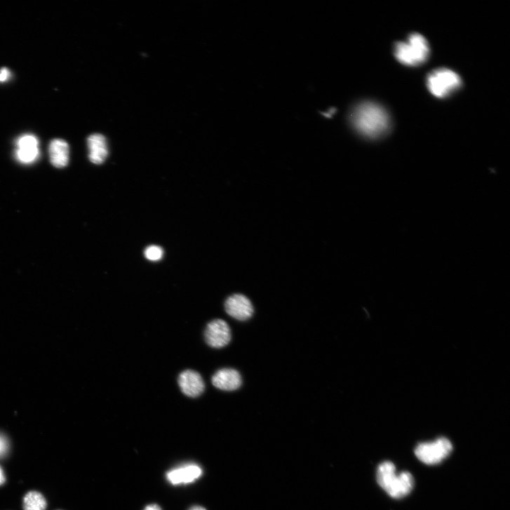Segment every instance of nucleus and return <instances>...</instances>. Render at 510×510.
Segmentation results:
<instances>
[{"mask_svg": "<svg viewBox=\"0 0 510 510\" xmlns=\"http://www.w3.org/2000/svg\"><path fill=\"white\" fill-rule=\"evenodd\" d=\"M11 77V72L7 67L0 69V83L7 81Z\"/></svg>", "mask_w": 510, "mask_h": 510, "instance_id": "17", "label": "nucleus"}, {"mask_svg": "<svg viewBox=\"0 0 510 510\" xmlns=\"http://www.w3.org/2000/svg\"><path fill=\"white\" fill-rule=\"evenodd\" d=\"M144 510H162L161 507L156 504H152L150 505H148L147 507L144 509Z\"/></svg>", "mask_w": 510, "mask_h": 510, "instance_id": "18", "label": "nucleus"}, {"mask_svg": "<svg viewBox=\"0 0 510 510\" xmlns=\"http://www.w3.org/2000/svg\"><path fill=\"white\" fill-rule=\"evenodd\" d=\"M49 156L54 167H66L69 162V145L67 142L62 139L53 140L49 145Z\"/></svg>", "mask_w": 510, "mask_h": 510, "instance_id": "13", "label": "nucleus"}, {"mask_svg": "<svg viewBox=\"0 0 510 510\" xmlns=\"http://www.w3.org/2000/svg\"><path fill=\"white\" fill-rule=\"evenodd\" d=\"M144 254L149 260L156 262L163 258L164 252L161 247L152 246L145 249Z\"/></svg>", "mask_w": 510, "mask_h": 510, "instance_id": "15", "label": "nucleus"}, {"mask_svg": "<svg viewBox=\"0 0 510 510\" xmlns=\"http://www.w3.org/2000/svg\"><path fill=\"white\" fill-rule=\"evenodd\" d=\"M46 506L45 497L39 492H29L24 497L25 510H46Z\"/></svg>", "mask_w": 510, "mask_h": 510, "instance_id": "14", "label": "nucleus"}, {"mask_svg": "<svg viewBox=\"0 0 510 510\" xmlns=\"http://www.w3.org/2000/svg\"><path fill=\"white\" fill-rule=\"evenodd\" d=\"M202 475L201 469L196 465H187L168 472V481L174 485L193 483Z\"/></svg>", "mask_w": 510, "mask_h": 510, "instance_id": "11", "label": "nucleus"}, {"mask_svg": "<svg viewBox=\"0 0 510 510\" xmlns=\"http://www.w3.org/2000/svg\"><path fill=\"white\" fill-rule=\"evenodd\" d=\"M225 309L230 316L241 321L248 320L254 313L251 302L241 295L230 297L225 303Z\"/></svg>", "mask_w": 510, "mask_h": 510, "instance_id": "8", "label": "nucleus"}, {"mask_svg": "<svg viewBox=\"0 0 510 510\" xmlns=\"http://www.w3.org/2000/svg\"><path fill=\"white\" fill-rule=\"evenodd\" d=\"M89 159L96 165L102 164L108 156L106 138L101 134H93L88 139Z\"/></svg>", "mask_w": 510, "mask_h": 510, "instance_id": "12", "label": "nucleus"}, {"mask_svg": "<svg viewBox=\"0 0 510 510\" xmlns=\"http://www.w3.org/2000/svg\"><path fill=\"white\" fill-rule=\"evenodd\" d=\"M396 469L391 462H384L379 465L377 481L387 493L395 499H401L409 495L414 488L412 475L403 471L396 474Z\"/></svg>", "mask_w": 510, "mask_h": 510, "instance_id": "2", "label": "nucleus"}, {"mask_svg": "<svg viewBox=\"0 0 510 510\" xmlns=\"http://www.w3.org/2000/svg\"><path fill=\"white\" fill-rule=\"evenodd\" d=\"M6 482V476L4 470L0 467V485H2Z\"/></svg>", "mask_w": 510, "mask_h": 510, "instance_id": "19", "label": "nucleus"}, {"mask_svg": "<svg viewBox=\"0 0 510 510\" xmlns=\"http://www.w3.org/2000/svg\"><path fill=\"white\" fill-rule=\"evenodd\" d=\"M212 384L217 389L225 391L238 390L242 385L240 373L234 369L217 371L212 377Z\"/></svg>", "mask_w": 510, "mask_h": 510, "instance_id": "10", "label": "nucleus"}, {"mask_svg": "<svg viewBox=\"0 0 510 510\" xmlns=\"http://www.w3.org/2000/svg\"><path fill=\"white\" fill-rule=\"evenodd\" d=\"M430 49L426 39L419 34H411L406 41L395 46L396 59L408 66H417L424 63L429 56Z\"/></svg>", "mask_w": 510, "mask_h": 510, "instance_id": "3", "label": "nucleus"}, {"mask_svg": "<svg viewBox=\"0 0 510 510\" xmlns=\"http://www.w3.org/2000/svg\"><path fill=\"white\" fill-rule=\"evenodd\" d=\"M351 121L359 133L373 139L384 135L391 125L385 109L374 102L358 105L351 112Z\"/></svg>", "mask_w": 510, "mask_h": 510, "instance_id": "1", "label": "nucleus"}, {"mask_svg": "<svg viewBox=\"0 0 510 510\" xmlns=\"http://www.w3.org/2000/svg\"><path fill=\"white\" fill-rule=\"evenodd\" d=\"M189 510H206L204 507L201 506H194L191 507Z\"/></svg>", "mask_w": 510, "mask_h": 510, "instance_id": "20", "label": "nucleus"}, {"mask_svg": "<svg viewBox=\"0 0 510 510\" xmlns=\"http://www.w3.org/2000/svg\"><path fill=\"white\" fill-rule=\"evenodd\" d=\"M427 86L434 96L444 98L461 87L462 80L454 71L441 68L431 72L427 79Z\"/></svg>", "mask_w": 510, "mask_h": 510, "instance_id": "4", "label": "nucleus"}, {"mask_svg": "<svg viewBox=\"0 0 510 510\" xmlns=\"http://www.w3.org/2000/svg\"><path fill=\"white\" fill-rule=\"evenodd\" d=\"M15 152L18 161L25 165L34 163L39 157V140L32 134H25L17 140Z\"/></svg>", "mask_w": 510, "mask_h": 510, "instance_id": "7", "label": "nucleus"}, {"mask_svg": "<svg viewBox=\"0 0 510 510\" xmlns=\"http://www.w3.org/2000/svg\"><path fill=\"white\" fill-rule=\"evenodd\" d=\"M453 445L446 437L431 443H420L415 450L417 458L427 465L439 464L452 452Z\"/></svg>", "mask_w": 510, "mask_h": 510, "instance_id": "5", "label": "nucleus"}, {"mask_svg": "<svg viewBox=\"0 0 510 510\" xmlns=\"http://www.w3.org/2000/svg\"><path fill=\"white\" fill-rule=\"evenodd\" d=\"M9 450V444L6 437L0 434V459L4 457Z\"/></svg>", "mask_w": 510, "mask_h": 510, "instance_id": "16", "label": "nucleus"}, {"mask_svg": "<svg viewBox=\"0 0 510 510\" xmlns=\"http://www.w3.org/2000/svg\"><path fill=\"white\" fill-rule=\"evenodd\" d=\"M204 336L206 342L210 347L220 349L229 344L231 340V331L226 321L217 319L207 325Z\"/></svg>", "mask_w": 510, "mask_h": 510, "instance_id": "6", "label": "nucleus"}, {"mask_svg": "<svg viewBox=\"0 0 510 510\" xmlns=\"http://www.w3.org/2000/svg\"><path fill=\"white\" fill-rule=\"evenodd\" d=\"M182 393L188 397L196 398L204 391L205 384L201 375L193 370L183 372L178 378Z\"/></svg>", "mask_w": 510, "mask_h": 510, "instance_id": "9", "label": "nucleus"}]
</instances>
